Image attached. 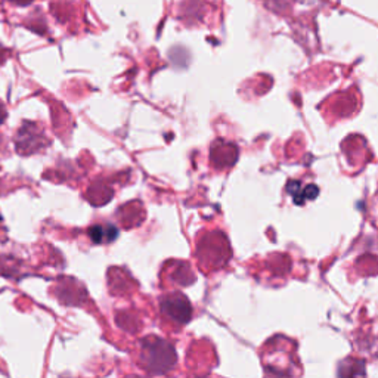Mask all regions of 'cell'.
<instances>
[{
  "mask_svg": "<svg viewBox=\"0 0 378 378\" xmlns=\"http://www.w3.org/2000/svg\"><path fill=\"white\" fill-rule=\"evenodd\" d=\"M175 349L169 343L154 339V341L144 344V364L151 372L163 374L175 365Z\"/></svg>",
  "mask_w": 378,
  "mask_h": 378,
  "instance_id": "6da1fadb",
  "label": "cell"
},
{
  "mask_svg": "<svg viewBox=\"0 0 378 378\" xmlns=\"http://www.w3.org/2000/svg\"><path fill=\"white\" fill-rule=\"evenodd\" d=\"M161 307L166 317L171 318L173 321H178L181 324L188 322L193 315L191 305H189V302L181 294L166 297L161 302Z\"/></svg>",
  "mask_w": 378,
  "mask_h": 378,
  "instance_id": "7a4b0ae2",
  "label": "cell"
},
{
  "mask_svg": "<svg viewBox=\"0 0 378 378\" xmlns=\"http://www.w3.org/2000/svg\"><path fill=\"white\" fill-rule=\"evenodd\" d=\"M118 231L117 228H114L113 225H106V226H101V225H94L89 229V236L93 243L97 244H102V243H111L117 238Z\"/></svg>",
  "mask_w": 378,
  "mask_h": 378,
  "instance_id": "3957f363",
  "label": "cell"
},
{
  "mask_svg": "<svg viewBox=\"0 0 378 378\" xmlns=\"http://www.w3.org/2000/svg\"><path fill=\"white\" fill-rule=\"evenodd\" d=\"M303 191H305V197L310 198V200L318 195V188L313 186V185H309L306 189H303Z\"/></svg>",
  "mask_w": 378,
  "mask_h": 378,
  "instance_id": "277c9868",
  "label": "cell"
},
{
  "mask_svg": "<svg viewBox=\"0 0 378 378\" xmlns=\"http://www.w3.org/2000/svg\"><path fill=\"white\" fill-rule=\"evenodd\" d=\"M11 2L13 4H18V5H27V4H31L33 0H11Z\"/></svg>",
  "mask_w": 378,
  "mask_h": 378,
  "instance_id": "5b68a950",
  "label": "cell"
}]
</instances>
